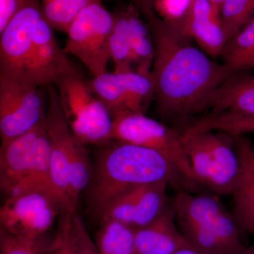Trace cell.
Masks as SVG:
<instances>
[{
	"instance_id": "6da1fadb",
	"label": "cell",
	"mask_w": 254,
	"mask_h": 254,
	"mask_svg": "<svg viewBox=\"0 0 254 254\" xmlns=\"http://www.w3.org/2000/svg\"><path fill=\"white\" fill-rule=\"evenodd\" d=\"M136 5L154 42L151 74L160 113L184 119L203 111L205 98L232 76L223 64L214 62L190 40L159 17L138 0Z\"/></svg>"
},
{
	"instance_id": "7a4b0ae2",
	"label": "cell",
	"mask_w": 254,
	"mask_h": 254,
	"mask_svg": "<svg viewBox=\"0 0 254 254\" xmlns=\"http://www.w3.org/2000/svg\"><path fill=\"white\" fill-rule=\"evenodd\" d=\"M114 141L104 145L105 148L98 155L88 187V205L97 218H100L115 197L133 187L163 181L180 191H183L184 187L193 188L160 153L138 145Z\"/></svg>"
},
{
	"instance_id": "3957f363",
	"label": "cell",
	"mask_w": 254,
	"mask_h": 254,
	"mask_svg": "<svg viewBox=\"0 0 254 254\" xmlns=\"http://www.w3.org/2000/svg\"><path fill=\"white\" fill-rule=\"evenodd\" d=\"M177 226L193 250L200 254H247L240 228L216 197L180 191L174 200Z\"/></svg>"
},
{
	"instance_id": "277c9868",
	"label": "cell",
	"mask_w": 254,
	"mask_h": 254,
	"mask_svg": "<svg viewBox=\"0 0 254 254\" xmlns=\"http://www.w3.org/2000/svg\"><path fill=\"white\" fill-rule=\"evenodd\" d=\"M48 89L46 126L50 145V168L53 190L64 211L76 212L71 198L78 201L89 186L93 167L85 144L75 136L65 119L55 86Z\"/></svg>"
},
{
	"instance_id": "5b68a950",
	"label": "cell",
	"mask_w": 254,
	"mask_h": 254,
	"mask_svg": "<svg viewBox=\"0 0 254 254\" xmlns=\"http://www.w3.org/2000/svg\"><path fill=\"white\" fill-rule=\"evenodd\" d=\"M0 188L6 197L30 188L50 190L56 195L52 185L46 119L22 136L1 142Z\"/></svg>"
},
{
	"instance_id": "8992f818",
	"label": "cell",
	"mask_w": 254,
	"mask_h": 254,
	"mask_svg": "<svg viewBox=\"0 0 254 254\" xmlns=\"http://www.w3.org/2000/svg\"><path fill=\"white\" fill-rule=\"evenodd\" d=\"M181 139L197 185L218 195L232 194L241 172L232 136L221 131H185Z\"/></svg>"
},
{
	"instance_id": "52a82bcc",
	"label": "cell",
	"mask_w": 254,
	"mask_h": 254,
	"mask_svg": "<svg viewBox=\"0 0 254 254\" xmlns=\"http://www.w3.org/2000/svg\"><path fill=\"white\" fill-rule=\"evenodd\" d=\"M62 109L68 127L83 144L104 145L112 139L113 118L77 71L55 81Z\"/></svg>"
},
{
	"instance_id": "ba28073f",
	"label": "cell",
	"mask_w": 254,
	"mask_h": 254,
	"mask_svg": "<svg viewBox=\"0 0 254 254\" xmlns=\"http://www.w3.org/2000/svg\"><path fill=\"white\" fill-rule=\"evenodd\" d=\"M114 14L101 0H90L66 31V54L76 57L93 77L107 72L110 59L109 40Z\"/></svg>"
},
{
	"instance_id": "9c48e42d",
	"label": "cell",
	"mask_w": 254,
	"mask_h": 254,
	"mask_svg": "<svg viewBox=\"0 0 254 254\" xmlns=\"http://www.w3.org/2000/svg\"><path fill=\"white\" fill-rule=\"evenodd\" d=\"M112 139L154 150L168 160L190 186L197 184L181 134L144 113H125L113 117Z\"/></svg>"
},
{
	"instance_id": "30bf717a",
	"label": "cell",
	"mask_w": 254,
	"mask_h": 254,
	"mask_svg": "<svg viewBox=\"0 0 254 254\" xmlns=\"http://www.w3.org/2000/svg\"><path fill=\"white\" fill-rule=\"evenodd\" d=\"M6 198L0 208V227L34 243L40 244L57 216L64 211L58 197L42 189H26Z\"/></svg>"
},
{
	"instance_id": "8fae6325",
	"label": "cell",
	"mask_w": 254,
	"mask_h": 254,
	"mask_svg": "<svg viewBox=\"0 0 254 254\" xmlns=\"http://www.w3.org/2000/svg\"><path fill=\"white\" fill-rule=\"evenodd\" d=\"M41 89L0 75L1 142L22 136L44 121L46 110Z\"/></svg>"
},
{
	"instance_id": "7c38bea8",
	"label": "cell",
	"mask_w": 254,
	"mask_h": 254,
	"mask_svg": "<svg viewBox=\"0 0 254 254\" xmlns=\"http://www.w3.org/2000/svg\"><path fill=\"white\" fill-rule=\"evenodd\" d=\"M43 14L40 0H28L0 32V75L30 83L33 33Z\"/></svg>"
},
{
	"instance_id": "4fadbf2b",
	"label": "cell",
	"mask_w": 254,
	"mask_h": 254,
	"mask_svg": "<svg viewBox=\"0 0 254 254\" xmlns=\"http://www.w3.org/2000/svg\"><path fill=\"white\" fill-rule=\"evenodd\" d=\"M64 50L60 46L54 29L42 14L37 20L33 33V51L30 66V83L48 88L58 78L76 71Z\"/></svg>"
},
{
	"instance_id": "5bb4252c",
	"label": "cell",
	"mask_w": 254,
	"mask_h": 254,
	"mask_svg": "<svg viewBox=\"0 0 254 254\" xmlns=\"http://www.w3.org/2000/svg\"><path fill=\"white\" fill-rule=\"evenodd\" d=\"M180 33L213 59L220 58L227 43L221 9L210 0H194Z\"/></svg>"
},
{
	"instance_id": "9a60e30c",
	"label": "cell",
	"mask_w": 254,
	"mask_h": 254,
	"mask_svg": "<svg viewBox=\"0 0 254 254\" xmlns=\"http://www.w3.org/2000/svg\"><path fill=\"white\" fill-rule=\"evenodd\" d=\"M135 254H174L192 248L180 232L173 207L145 226L134 229Z\"/></svg>"
},
{
	"instance_id": "2e32d148",
	"label": "cell",
	"mask_w": 254,
	"mask_h": 254,
	"mask_svg": "<svg viewBox=\"0 0 254 254\" xmlns=\"http://www.w3.org/2000/svg\"><path fill=\"white\" fill-rule=\"evenodd\" d=\"M232 138L241 163L240 180L232 194L233 215L241 230L254 234V147L243 136Z\"/></svg>"
},
{
	"instance_id": "e0dca14e",
	"label": "cell",
	"mask_w": 254,
	"mask_h": 254,
	"mask_svg": "<svg viewBox=\"0 0 254 254\" xmlns=\"http://www.w3.org/2000/svg\"><path fill=\"white\" fill-rule=\"evenodd\" d=\"M208 109L254 115V73L232 74L205 98L203 110Z\"/></svg>"
},
{
	"instance_id": "ac0fdd59",
	"label": "cell",
	"mask_w": 254,
	"mask_h": 254,
	"mask_svg": "<svg viewBox=\"0 0 254 254\" xmlns=\"http://www.w3.org/2000/svg\"><path fill=\"white\" fill-rule=\"evenodd\" d=\"M126 9L133 66H136L134 69L151 73L155 47L150 28L134 3L126 5Z\"/></svg>"
},
{
	"instance_id": "d6986e66",
	"label": "cell",
	"mask_w": 254,
	"mask_h": 254,
	"mask_svg": "<svg viewBox=\"0 0 254 254\" xmlns=\"http://www.w3.org/2000/svg\"><path fill=\"white\" fill-rule=\"evenodd\" d=\"M220 58L232 73L254 71V18L227 41Z\"/></svg>"
},
{
	"instance_id": "ffe728a7",
	"label": "cell",
	"mask_w": 254,
	"mask_h": 254,
	"mask_svg": "<svg viewBox=\"0 0 254 254\" xmlns=\"http://www.w3.org/2000/svg\"><path fill=\"white\" fill-rule=\"evenodd\" d=\"M221 131L232 136L254 133V115L233 113H211L197 120L185 131L188 133Z\"/></svg>"
},
{
	"instance_id": "44dd1931",
	"label": "cell",
	"mask_w": 254,
	"mask_h": 254,
	"mask_svg": "<svg viewBox=\"0 0 254 254\" xmlns=\"http://www.w3.org/2000/svg\"><path fill=\"white\" fill-rule=\"evenodd\" d=\"M89 82L113 118L119 114L131 113L128 89L120 73L105 72Z\"/></svg>"
},
{
	"instance_id": "7402d4cb",
	"label": "cell",
	"mask_w": 254,
	"mask_h": 254,
	"mask_svg": "<svg viewBox=\"0 0 254 254\" xmlns=\"http://www.w3.org/2000/svg\"><path fill=\"white\" fill-rule=\"evenodd\" d=\"M167 182H157L138 187L133 229L145 226L158 218L166 208Z\"/></svg>"
},
{
	"instance_id": "603a6c76",
	"label": "cell",
	"mask_w": 254,
	"mask_h": 254,
	"mask_svg": "<svg viewBox=\"0 0 254 254\" xmlns=\"http://www.w3.org/2000/svg\"><path fill=\"white\" fill-rule=\"evenodd\" d=\"M113 14L114 23L109 40L110 59L115 66L114 72L123 73L134 68L126 6Z\"/></svg>"
},
{
	"instance_id": "cb8c5ba5",
	"label": "cell",
	"mask_w": 254,
	"mask_h": 254,
	"mask_svg": "<svg viewBox=\"0 0 254 254\" xmlns=\"http://www.w3.org/2000/svg\"><path fill=\"white\" fill-rule=\"evenodd\" d=\"M95 245L98 254H135L134 230L116 221L101 222Z\"/></svg>"
},
{
	"instance_id": "d4e9b609",
	"label": "cell",
	"mask_w": 254,
	"mask_h": 254,
	"mask_svg": "<svg viewBox=\"0 0 254 254\" xmlns=\"http://www.w3.org/2000/svg\"><path fill=\"white\" fill-rule=\"evenodd\" d=\"M90 0H40L42 11L52 28L66 33Z\"/></svg>"
},
{
	"instance_id": "484cf974",
	"label": "cell",
	"mask_w": 254,
	"mask_h": 254,
	"mask_svg": "<svg viewBox=\"0 0 254 254\" xmlns=\"http://www.w3.org/2000/svg\"><path fill=\"white\" fill-rule=\"evenodd\" d=\"M221 18L227 41L254 18V0H225Z\"/></svg>"
},
{
	"instance_id": "4316f807",
	"label": "cell",
	"mask_w": 254,
	"mask_h": 254,
	"mask_svg": "<svg viewBox=\"0 0 254 254\" xmlns=\"http://www.w3.org/2000/svg\"><path fill=\"white\" fill-rule=\"evenodd\" d=\"M194 0H153V10L159 17L181 31Z\"/></svg>"
},
{
	"instance_id": "83f0119b",
	"label": "cell",
	"mask_w": 254,
	"mask_h": 254,
	"mask_svg": "<svg viewBox=\"0 0 254 254\" xmlns=\"http://www.w3.org/2000/svg\"><path fill=\"white\" fill-rule=\"evenodd\" d=\"M70 254H98L86 225L76 212L71 216L69 232Z\"/></svg>"
},
{
	"instance_id": "f1b7e54d",
	"label": "cell",
	"mask_w": 254,
	"mask_h": 254,
	"mask_svg": "<svg viewBox=\"0 0 254 254\" xmlns=\"http://www.w3.org/2000/svg\"><path fill=\"white\" fill-rule=\"evenodd\" d=\"M40 244L21 240L0 227V254H40Z\"/></svg>"
},
{
	"instance_id": "f546056e",
	"label": "cell",
	"mask_w": 254,
	"mask_h": 254,
	"mask_svg": "<svg viewBox=\"0 0 254 254\" xmlns=\"http://www.w3.org/2000/svg\"><path fill=\"white\" fill-rule=\"evenodd\" d=\"M73 213L64 211L61 213L59 227L51 248L52 254H70L69 232Z\"/></svg>"
},
{
	"instance_id": "4dcf8cb0",
	"label": "cell",
	"mask_w": 254,
	"mask_h": 254,
	"mask_svg": "<svg viewBox=\"0 0 254 254\" xmlns=\"http://www.w3.org/2000/svg\"><path fill=\"white\" fill-rule=\"evenodd\" d=\"M28 0H0V32L27 4Z\"/></svg>"
},
{
	"instance_id": "1f68e13d",
	"label": "cell",
	"mask_w": 254,
	"mask_h": 254,
	"mask_svg": "<svg viewBox=\"0 0 254 254\" xmlns=\"http://www.w3.org/2000/svg\"><path fill=\"white\" fill-rule=\"evenodd\" d=\"M174 254H200L198 252L193 250V248H186L180 250Z\"/></svg>"
},
{
	"instance_id": "d6a6232c",
	"label": "cell",
	"mask_w": 254,
	"mask_h": 254,
	"mask_svg": "<svg viewBox=\"0 0 254 254\" xmlns=\"http://www.w3.org/2000/svg\"><path fill=\"white\" fill-rule=\"evenodd\" d=\"M138 1L146 7L153 9V0H138Z\"/></svg>"
},
{
	"instance_id": "836d02e7",
	"label": "cell",
	"mask_w": 254,
	"mask_h": 254,
	"mask_svg": "<svg viewBox=\"0 0 254 254\" xmlns=\"http://www.w3.org/2000/svg\"><path fill=\"white\" fill-rule=\"evenodd\" d=\"M210 1H211L212 2L214 3V4L215 5H217V6H219V7L221 9L222 5L223 4L225 0H210Z\"/></svg>"
},
{
	"instance_id": "e575fe53",
	"label": "cell",
	"mask_w": 254,
	"mask_h": 254,
	"mask_svg": "<svg viewBox=\"0 0 254 254\" xmlns=\"http://www.w3.org/2000/svg\"><path fill=\"white\" fill-rule=\"evenodd\" d=\"M247 254H254V244L253 245L248 247V250H247Z\"/></svg>"
}]
</instances>
